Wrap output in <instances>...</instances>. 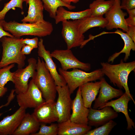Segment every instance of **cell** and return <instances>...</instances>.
<instances>
[{
  "label": "cell",
  "mask_w": 135,
  "mask_h": 135,
  "mask_svg": "<svg viewBox=\"0 0 135 135\" xmlns=\"http://www.w3.org/2000/svg\"><path fill=\"white\" fill-rule=\"evenodd\" d=\"M4 30L9 32L14 37H20L26 35L40 37L50 35L53 30L52 23L44 20L35 23H20L15 21L7 22L0 21Z\"/></svg>",
  "instance_id": "1"
},
{
  "label": "cell",
  "mask_w": 135,
  "mask_h": 135,
  "mask_svg": "<svg viewBox=\"0 0 135 135\" xmlns=\"http://www.w3.org/2000/svg\"><path fill=\"white\" fill-rule=\"evenodd\" d=\"M102 70L109 78L110 82L120 89H124L125 92L130 97L134 104L135 102L131 94L128 86V76L132 71H135V61L124 62L121 59L120 63L112 64L107 62L100 63Z\"/></svg>",
  "instance_id": "2"
},
{
  "label": "cell",
  "mask_w": 135,
  "mask_h": 135,
  "mask_svg": "<svg viewBox=\"0 0 135 135\" xmlns=\"http://www.w3.org/2000/svg\"><path fill=\"white\" fill-rule=\"evenodd\" d=\"M23 39L6 36L1 38L2 52L0 68L14 64H17L18 68L24 67L26 57L21 52L22 47L26 45L22 42Z\"/></svg>",
  "instance_id": "3"
},
{
  "label": "cell",
  "mask_w": 135,
  "mask_h": 135,
  "mask_svg": "<svg viewBox=\"0 0 135 135\" xmlns=\"http://www.w3.org/2000/svg\"><path fill=\"white\" fill-rule=\"evenodd\" d=\"M32 79L41 91L45 101L55 100L57 86L44 62L39 57L37 61L36 74Z\"/></svg>",
  "instance_id": "4"
},
{
  "label": "cell",
  "mask_w": 135,
  "mask_h": 135,
  "mask_svg": "<svg viewBox=\"0 0 135 135\" xmlns=\"http://www.w3.org/2000/svg\"><path fill=\"white\" fill-rule=\"evenodd\" d=\"M59 73L65 80L71 94L82 85L89 82L100 80L104 75L101 68L88 72L78 68L71 71H65L58 68Z\"/></svg>",
  "instance_id": "5"
},
{
  "label": "cell",
  "mask_w": 135,
  "mask_h": 135,
  "mask_svg": "<svg viewBox=\"0 0 135 135\" xmlns=\"http://www.w3.org/2000/svg\"><path fill=\"white\" fill-rule=\"evenodd\" d=\"M28 65L24 68H18L14 73L13 78L15 92L17 94L26 92L28 87L29 78H33L36 72L37 62L34 58L28 60Z\"/></svg>",
  "instance_id": "6"
},
{
  "label": "cell",
  "mask_w": 135,
  "mask_h": 135,
  "mask_svg": "<svg viewBox=\"0 0 135 135\" xmlns=\"http://www.w3.org/2000/svg\"><path fill=\"white\" fill-rule=\"evenodd\" d=\"M51 54L52 57L59 61L61 68L64 70L78 68L88 71L90 69V64L80 61L74 55L71 49L56 50L52 52Z\"/></svg>",
  "instance_id": "7"
},
{
  "label": "cell",
  "mask_w": 135,
  "mask_h": 135,
  "mask_svg": "<svg viewBox=\"0 0 135 135\" xmlns=\"http://www.w3.org/2000/svg\"><path fill=\"white\" fill-rule=\"evenodd\" d=\"M17 103L20 107L25 109L35 108L45 101L42 93L32 79L26 91L17 94Z\"/></svg>",
  "instance_id": "8"
},
{
  "label": "cell",
  "mask_w": 135,
  "mask_h": 135,
  "mask_svg": "<svg viewBox=\"0 0 135 135\" xmlns=\"http://www.w3.org/2000/svg\"><path fill=\"white\" fill-rule=\"evenodd\" d=\"M62 22V36L66 44L67 49L80 47L84 41V34H80L78 30L77 20H66Z\"/></svg>",
  "instance_id": "9"
},
{
  "label": "cell",
  "mask_w": 135,
  "mask_h": 135,
  "mask_svg": "<svg viewBox=\"0 0 135 135\" xmlns=\"http://www.w3.org/2000/svg\"><path fill=\"white\" fill-rule=\"evenodd\" d=\"M58 97L56 102V107L58 116V123L70 119L72 101L68 88L66 85L63 86H56Z\"/></svg>",
  "instance_id": "10"
},
{
  "label": "cell",
  "mask_w": 135,
  "mask_h": 135,
  "mask_svg": "<svg viewBox=\"0 0 135 135\" xmlns=\"http://www.w3.org/2000/svg\"><path fill=\"white\" fill-rule=\"evenodd\" d=\"M105 15L108 22L105 28L107 30L119 28L126 32L127 31L128 26L125 18L127 14L122 10L120 0H114L112 6Z\"/></svg>",
  "instance_id": "11"
},
{
  "label": "cell",
  "mask_w": 135,
  "mask_h": 135,
  "mask_svg": "<svg viewBox=\"0 0 135 135\" xmlns=\"http://www.w3.org/2000/svg\"><path fill=\"white\" fill-rule=\"evenodd\" d=\"M32 114L40 124H51L58 120L54 100L45 101L34 108Z\"/></svg>",
  "instance_id": "12"
},
{
  "label": "cell",
  "mask_w": 135,
  "mask_h": 135,
  "mask_svg": "<svg viewBox=\"0 0 135 135\" xmlns=\"http://www.w3.org/2000/svg\"><path fill=\"white\" fill-rule=\"evenodd\" d=\"M38 56L44 60L46 66L53 78L57 86H63L66 85L63 77L58 72L56 64L53 61L50 51L46 50L40 38L38 41Z\"/></svg>",
  "instance_id": "13"
},
{
  "label": "cell",
  "mask_w": 135,
  "mask_h": 135,
  "mask_svg": "<svg viewBox=\"0 0 135 135\" xmlns=\"http://www.w3.org/2000/svg\"><path fill=\"white\" fill-rule=\"evenodd\" d=\"M88 117V125L98 127L118 116V112L110 106H106L98 110L91 107L89 108Z\"/></svg>",
  "instance_id": "14"
},
{
  "label": "cell",
  "mask_w": 135,
  "mask_h": 135,
  "mask_svg": "<svg viewBox=\"0 0 135 135\" xmlns=\"http://www.w3.org/2000/svg\"><path fill=\"white\" fill-rule=\"evenodd\" d=\"M71 110L72 113L69 119L70 121L79 124L88 125L89 109L84 106L80 86L78 87L76 97L72 100Z\"/></svg>",
  "instance_id": "15"
},
{
  "label": "cell",
  "mask_w": 135,
  "mask_h": 135,
  "mask_svg": "<svg viewBox=\"0 0 135 135\" xmlns=\"http://www.w3.org/2000/svg\"><path fill=\"white\" fill-rule=\"evenodd\" d=\"M22 107L14 114L4 117L0 122V135H11L18 128L26 113Z\"/></svg>",
  "instance_id": "16"
},
{
  "label": "cell",
  "mask_w": 135,
  "mask_h": 135,
  "mask_svg": "<svg viewBox=\"0 0 135 135\" xmlns=\"http://www.w3.org/2000/svg\"><path fill=\"white\" fill-rule=\"evenodd\" d=\"M100 80L102 83L99 94L98 97L94 100L93 108L95 109H99L109 100L120 97L124 94L121 89L115 88L110 85L103 77Z\"/></svg>",
  "instance_id": "17"
},
{
  "label": "cell",
  "mask_w": 135,
  "mask_h": 135,
  "mask_svg": "<svg viewBox=\"0 0 135 135\" xmlns=\"http://www.w3.org/2000/svg\"><path fill=\"white\" fill-rule=\"evenodd\" d=\"M131 98L125 92L117 99L108 102L100 108V109L106 106H110L117 112H121L124 115L127 121V129L128 130H132L135 128V123L129 116L128 111V104Z\"/></svg>",
  "instance_id": "18"
},
{
  "label": "cell",
  "mask_w": 135,
  "mask_h": 135,
  "mask_svg": "<svg viewBox=\"0 0 135 135\" xmlns=\"http://www.w3.org/2000/svg\"><path fill=\"white\" fill-rule=\"evenodd\" d=\"M29 8L27 16L21 20L22 23H35L44 20V8L41 0H23Z\"/></svg>",
  "instance_id": "19"
},
{
  "label": "cell",
  "mask_w": 135,
  "mask_h": 135,
  "mask_svg": "<svg viewBox=\"0 0 135 135\" xmlns=\"http://www.w3.org/2000/svg\"><path fill=\"white\" fill-rule=\"evenodd\" d=\"M58 123V135H85L92 128L88 125L78 124L70 119Z\"/></svg>",
  "instance_id": "20"
},
{
  "label": "cell",
  "mask_w": 135,
  "mask_h": 135,
  "mask_svg": "<svg viewBox=\"0 0 135 135\" xmlns=\"http://www.w3.org/2000/svg\"><path fill=\"white\" fill-rule=\"evenodd\" d=\"M87 82L80 86L81 95L84 106L88 108L91 107L101 86L102 81Z\"/></svg>",
  "instance_id": "21"
},
{
  "label": "cell",
  "mask_w": 135,
  "mask_h": 135,
  "mask_svg": "<svg viewBox=\"0 0 135 135\" xmlns=\"http://www.w3.org/2000/svg\"><path fill=\"white\" fill-rule=\"evenodd\" d=\"M40 125L32 114L26 113L12 135H32L39 130Z\"/></svg>",
  "instance_id": "22"
},
{
  "label": "cell",
  "mask_w": 135,
  "mask_h": 135,
  "mask_svg": "<svg viewBox=\"0 0 135 135\" xmlns=\"http://www.w3.org/2000/svg\"><path fill=\"white\" fill-rule=\"evenodd\" d=\"M78 31L81 34H84L91 28L100 27H106L108 23L107 20L103 16H92L77 20Z\"/></svg>",
  "instance_id": "23"
},
{
  "label": "cell",
  "mask_w": 135,
  "mask_h": 135,
  "mask_svg": "<svg viewBox=\"0 0 135 135\" xmlns=\"http://www.w3.org/2000/svg\"><path fill=\"white\" fill-rule=\"evenodd\" d=\"M91 16V11L89 8L81 11L73 12L68 11L64 7L61 6L58 8L54 19L55 24H58L64 20H78Z\"/></svg>",
  "instance_id": "24"
},
{
  "label": "cell",
  "mask_w": 135,
  "mask_h": 135,
  "mask_svg": "<svg viewBox=\"0 0 135 135\" xmlns=\"http://www.w3.org/2000/svg\"><path fill=\"white\" fill-rule=\"evenodd\" d=\"M111 33L119 34L124 41V45L123 48L120 51L116 52L109 58L108 60V62H113L114 60L122 53L125 54L124 61L126 62L130 56L131 50H135V43L126 33H124L120 30L117 29L114 32Z\"/></svg>",
  "instance_id": "25"
},
{
  "label": "cell",
  "mask_w": 135,
  "mask_h": 135,
  "mask_svg": "<svg viewBox=\"0 0 135 135\" xmlns=\"http://www.w3.org/2000/svg\"><path fill=\"white\" fill-rule=\"evenodd\" d=\"M114 0H95L90 3L89 6L91 16H103L112 6Z\"/></svg>",
  "instance_id": "26"
},
{
  "label": "cell",
  "mask_w": 135,
  "mask_h": 135,
  "mask_svg": "<svg viewBox=\"0 0 135 135\" xmlns=\"http://www.w3.org/2000/svg\"><path fill=\"white\" fill-rule=\"evenodd\" d=\"M44 9L49 13L50 17L54 19L58 8L61 6L65 7L70 10L74 9V6L67 4L62 0H41Z\"/></svg>",
  "instance_id": "27"
},
{
  "label": "cell",
  "mask_w": 135,
  "mask_h": 135,
  "mask_svg": "<svg viewBox=\"0 0 135 135\" xmlns=\"http://www.w3.org/2000/svg\"><path fill=\"white\" fill-rule=\"evenodd\" d=\"M15 66V64H12L0 68V98L7 91L5 85L9 81L13 82V76L14 72L10 71Z\"/></svg>",
  "instance_id": "28"
},
{
  "label": "cell",
  "mask_w": 135,
  "mask_h": 135,
  "mask_svg": "<svg viewBox=\"0 0 135 135\" xmlns=\"http://www.w3.org/2000/svg\"><path fill=\"white\" fill-rule=\"evenodd\" d=\"M116 123L112 120L93 130H89L85 135H108Z\"/></svg>",
  "instance_id": "29"
},
{
  "label": "cell",
  "mask_w": 135,
  "mask_h": 135,
  "mask_svg": "<svg viewBox=\"0 0 135 135\" xmlns=\"http://www.w3.org/2000/svg\"><path fill=\"white\" fill-rule=\"evenodd\" d=\"M39 130L32 135H56L58 132V124H52L50 125L46 126L45 124L42 123Z\"/></svg>",
  "instance_id": "30"
},
{
  "label": "cell",
  "mask_w": 135,
  "mask_h": 135,
  "mask_svg": "<svg viewBox=\"0 0 135 135\" xmlns=\"http://www.w3.org/2000/svg\"><path fill=\"white\" fill-rule=\"evenodd\" d=\"M23 0H11L4 4L3 9L0 11V21L4 20L6 14L11 9L16 7L23 9Z\"/></svg>",
  "instance_id": "31"
},
{
  "label": "cell",
  "mask_w": 135,
  "mask_h": 135,
  "mask_svg": "<svg viewBox=\"0 0 135 135\" xmlns=\"http://www.w3.org/2000/svg\"><path fill=\"white\" fill-rule=\"evenodd\" d=\"M126 11L129 14V17L125 18L127 26H135V8L128 10Z\"/></svg>",
  "instance_id": "32"
},
{
  "label": "cell",
  "mask_w": 135,
  "mask_h": 135,
  "mask_svg": "<svg viewBox=\"0 0 135 135\" xmlns=\"http://www.w3.org/2000/svg\"><path fill=\"white\" fill-rule=\"evenodd\" d=\"M120 6L126 10L135 8V0H120Z\"/></svg>",
  "instance_id": "33"
},
{
  "label": "cell",
  "mask_w": 135,
  "mask_h": 135,
  "mask_svg": "<svg viewBox=\"0 0 135 135\" xmlns=\"http://www.w3.org/2000/svg\"><path fill=\"white\" fill-rule=\"evenodd\" d=\"M38 38L37 37L31 39L28 38H23L22 40L23 43L31 46L34 48H38Z\"/></svg>",
  "instance_id": "34"
},
{
  "label": "cell",
  "mask_w": 135,
  "mask_h": 135,
  "mask_svg": "<svg viewBox=\"0 0 135 135\" xmlns=\"http://www.w3.org/2000/svg\"><path fill=\"white\" fill-rule=\"evenodd\" d=\"M126 33L135 43V26H128V30Z\"/></svg>",
  "instance_id": "35"
},
{
  "label": "cell",
  "mask_w": 135,
  "mask_h": 135,
  "mask_svg": "<svg viewBox=\"0 0 135 135\" xmlns=\"http://www.w3.org/2000/svg\"><path fill=\"white\" fill-rule=\"evenodd\" d=\"M34 49V48L28 44L25 45L22 47L21 52L22 54L25 55L29 54Z\"/></svg>",
  "instance_id": "36"
},
{
  "label": "cell",
  "mask_w": 135,
  "mask_h": 135,
  "mask_svg": "<svg viewBox=\"0 0 135 135\" xmlns=\"http://www.w3.org/2000/svg\"><path fill=\"white\" fill-rule=\"evenodd\" d=\"M4 36L12 37H14L11 34L4 30L2 26L0 23V40L1 38Z\"/></svg>",
  "instance_id": "37"
},
{
  "label": "cell",
  "mask_w": 135,
  "mask_h": 135,
  "mask_svg": "<svg viewBox=\"0 0 135 135\" xmlns=\"http://www.w3.org/2000/svg\"><path fill=\"white\" fill-rule=\"evenodd\" d=\"M15 92L14 89H12V90L7 100V102L5 104L4 106H8L10 104L11 101L14 98L15 95L14 94V93Z\"/></svg>",
  "instance_id": "38"
},
{
  "label": "cell",
  "mask_w": 135,
  "mask_h": 135,
  "mask_svg": "<svg viewBox=\"0 0 135 135\" xmlns=\"http://www.w3.org/2000/svg\"><path fill=\"white\" fill-rule=\"evenodd\" d=\"M65 3L69 4H71V3L72 2L76 4L80 0H62Z\"/></svg>",
  "instance_id": "39"
},
{
  "label": "cell",
  "mask_w": 135,
  "mask_h": 135,
  "mask_svg": "<svg viewBox=\"0 0 135 135\" xmlns=\"http://www.w3.org/2000/svg\"><path fill=\"white\" fill-rule=\"evenodd\" d=\"M4 106V105H2L1 106H0V109L1 108H2V107H3ZM3 113H0V116L2 115V114Z\"/></svg>",
  "instance_id": "40"
},
{
  "label": "cell",
  "mask_w": 135,
  "mask_h": 135,
  "mask_svg": "<svg viewBox=\"0 0 135 135\" xmlns=\"http://www.w3.org/2000/svg\"><path fill=\"white\" fill-rule=\"evenodd\" d=\"M2 0H0V1H1Z\"/></svg>",
  "instance_id": "41"
}]
</instances>
